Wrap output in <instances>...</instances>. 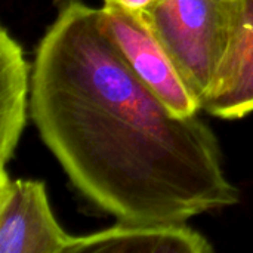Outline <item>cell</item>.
Returning <instances> with one entry per match:
<instances>
[{
	"label": "cell",
	"mask_w": 253,
	"mask_h": 253,
	"mask_svg": "<svg viewBox=\"0 0 253 253\" xmlns=\"http://www.w3.org/2000/svg\"><path fill=\"white\" fill-rule=\"evenodd\" d=\"M31 68L21 44L3 27L0 33V162L13 159L30 113Z\"/></svg>",
	"instance_id": "cell-6"
},
{
	"label": "cell",
	"mask_w": 253,
	"mask_h": 253,
	"mask_svg": "<svg viewBox=\"0 0 253 253\" xmlns=\"http://www.w3.org/2000/svg\"><path fill=\"white\" fill-rule=\"evenodd\" d=\"M203 111L219 119H240L253 113V0H240L236 42L218 87Z\"/></svg>",
	"instance_id": "cell-7"
},
{
	"label": "cell",
	"mask_w": 253,
	"mask_h": 253,
	"mask_svg": "<svg viewBox=\"0 0 253 253\" xmlns=\"http://www.w3.org/2000/svg\"><path fill=\"white\" fill-rule=\"evenodd\" d=\"M73 237L56 221L44 182L0 169V253H68Z\"/></svg>",
	"instance_id": "cell-4"
},
{
	"label": "cell",
	"mask_w": 253,
	"mask_h": 253,
	"mask_svg": "<svg viewBox=\"0 0 253 253\" xmlns=\"http://www.w3.org/2000/svg\"><path fill=\"white\" fill-rule=\"evenodd\" d=\"M205 236L187 224H126L73 237L68 253H209Z\"/></svg>",
	"instance_id": "cell-5"
},
{
	"label": "cell",
	"mask_w": 253,
	"mask_h": 253,
	"mask_svg": "<svg viewBox=\"0 0 253 253\" xmlns=\"http://www.w3.org/2000/svg\"><path fill=\"white\" fill-rule=\"evenodd\" d=\"M202 105L219 84L230 59L240 0H160L139 13Z\"/></svg>",
	"instance_id": "cell-2"
},
{
	"label": "cell",
	"mask_w": 253,
	"mask_h": 253,
	"mask_svg": "<svg viewBox=\"0 0 253 253\" xmlns=\"http://www.w3.org/2000/svg\"><path fill=\"white\" fill-rule=\"evenodd\" d=\"M30 117L79 193L119 222L184 224L239 203L211 127L151 92L79 0L37 46Z\"/></svg>",
	"instance_id": "cell-1"
},
{
	"label": "cell",
	"mask_w": 253,
	"mask_h": 253,
	"mask_svg": "<svg viewBox=\"0 0 253 253\" xmlns=\"http://www.w3.org/2000/svg\"><path fill=\"white\" fill-rule=\"evenodd\" d=\"M159 1L160 0H104L105 4H114L135 13H142L156 6Z\"/></svg>",
	"instance_id": "cell-8"
},
{
	"label": "cell",
	"mask_w": 253,
	"mask_h": 253,
	"mask_svg": "<svg viewBox=\"0 0 253 253\" xmlns=\"http://www.w3.org/2000/svg\"><path fill=\"white\" fill-rule=\"evenodd\" d=\"M99 24L133 74L175 114L188 117L202 111L175 62L139 13L104 3Z\"/></svg>",
	"instance_id": "cell-3"
}]
</instances>
